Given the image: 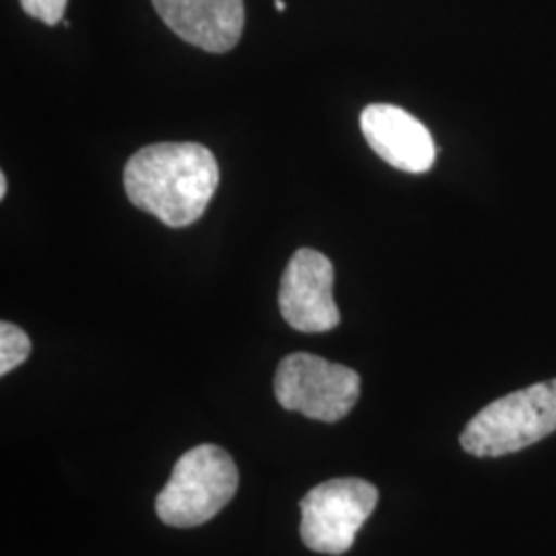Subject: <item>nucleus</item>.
Here are the masks:
<instances>
[{"mask_svg":"<svg viewBox=\"0 0 556 556\" xmlns=\"http://www.w3.org/2000/svg\"><path fill=\"white\" fill-rule=\"evenodd\" d=\"M233 457L219 445H199L179 457L157 497L155 509L163 523L194 528L219 514L238 491Z\"/></svg>","mask_w":556,"mask_h":556,"instance_id":"obj_3","label":"nucleus"},{"mask_svg":"<svg viewBox=\"0 0 556 556\" xmlns=\"http://www.w3.org/2000/svg\"><path fill=\"white\" fill-rule=\"evenodd\" d=\"M334 264L318 250L301 248L289 260L278 289L285 321L299 332L318 334L337 328L340 312L332 295Z\"/></svg>","mask_w":556,"mask_h":556,"instance_id":"obj_6","label":"nucleus"},{"mask_svg":"<svg viewBox=\"0 0 556 556\" xmlns=\"http://www.w3.org/2000/svg\"><path fill=\"white\" fill-rule=\"evenodd\" d=\"M275 4H277V11H280V13H282V11H285V9H287V7H285V2H282V0H277V2H275Z\"/></svg>","mask_w":556,"mask_h":556,"instance_id":"obj_12","label":"nucleus"},{"mask_svg":"<svg viewBox=\"0 0 556 556\" xmlns=\"http://www.w3.org/2000/svg\"><path fill=\"white\" fill-rule=\"evenodd\" d=\"M21 9L46 25H59L68 0H20Z\"/></svg>","mask_w":556,"mask_h":556,"instance_id":"obj_10","label":"nucleus"},{"mask_svg":"<svg viewBox=\"0 0 556 556\" xmlns=\"http://www.w3.org/2000/svg\"><path fill=\"white\" fill-rule=\"evenodd\" d=\"M7 190H9V184H7V174L0 172V199L7 197Z\"/></svg>","mask_w":556,"mask_h":556,"instance_id":"obj_11","label":"nucleus"},{"mask_svg":"<svg viewBox=\"0 0 556 556\" xmlns=\"http://www.w3.org/2000/svg\"><path fill=\"white\" fill-rule=\"evenodd\" d=\"M358 394L361 378L351 367L309 353H295L278 363L275 396L285 410L338 422L355 408Z\"/></svg>","mask_w":556,"mask_h":556,"instance_id":"obj_4","label":"nucleus"},{"mask_svg":"<svg viewBox=\"0 0 556 556\" xmlns=\"http://www.w3.org/2000/svg\"><path fill=\"white\" fill-rule=\"evenodd\" d=\"M378 489L363 478H334L301 501V538L309 551L344 555L378 505Z\"/></svg>","mask_w":556,"mask_h":556,"instance_id":"obj_5","label":"nucleus"},{"mask_svg":"<svg viewBox=\"0 0 556 556\" xmlns=\"http://www.w3.org/2000/svg\"><path fill=\"white\" fill-rule=\"evenodd\" d=\"M556 431V379L498 397L472 418L459 443L477 457L516 454Z\"/></svg>","mask_w":556,"mask_h":556,"instance_id":"obj_2","label":"nucleus"},{"mask_svg":"<svg viewBox=\"0 0 556 556\" xmlns=\"http://www.w3.org/2000/svg\"><path fill=\"white\" fill-rule=\"evenodd\" d=\"M31 353V340L11 321L0 324V376L11 374Z\"/></svg>","mask_w":556,"mask_h":556,"instance_id":"obj_9","label":"nucleus"},{"mask_svg":"<svg viewBox=\"0 0 556 556\" xmlns=\"http://www.w3.org/2000/svg\"><path fill=\"white\" fill-rule=\"evenodd\" d=\"M361 132L381 160L406 174L429 172L438 157L427 126L397 105H367L361 112Z\"/></svg>","mask_w":556,"mask_h":556,"instance_id":"obj_7","label":"nucleus"},{"mask_svg":"<svg viewBox=\"0 0 556 556\" xmlns=\"http://www.w3.org/2000/svg\"><path fill=\"white\" fill-rule=\"evenodd\" d=\"M219 163L199 142H157L124 167L128 200L167 227H188L206 213L219 188Z\"/></svg>","mask_w":556,"mask_h":556,"instance_id":"obj_1","label":"nucleus"},{"mask_svg":"<svg viewBox=\"0 0 556 556\" xmlns=\"http://www.w3.org/2000/svg\"><path fill=\"white\" fill-rule=\"evenodd\" d=\"M163 23L211 54H225L241 40L245 9L243 0H151Z\"/></svg>","mask_w":556,"mask_h":556,"instance_id":"obj_8","label":"nucleus"}]
</instances>
